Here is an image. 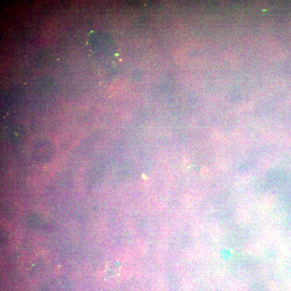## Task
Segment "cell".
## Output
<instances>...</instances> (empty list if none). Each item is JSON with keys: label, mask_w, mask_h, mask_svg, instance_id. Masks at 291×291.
I'll list each match as a JSON object with an SVG mask.
<instances>
[]
</instances>
